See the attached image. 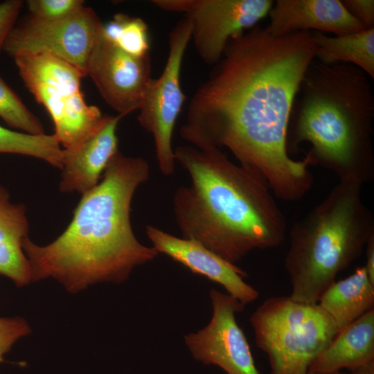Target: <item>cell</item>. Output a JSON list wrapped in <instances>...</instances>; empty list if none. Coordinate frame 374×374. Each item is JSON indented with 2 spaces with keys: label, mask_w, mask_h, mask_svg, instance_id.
I'll return each mask as SVG.
<instances>
[{
  "label": "cell",
  "mask_w": 374,
  "mask_h": 374,
  "mask_svg": "<svg viewBox=\"0 0 374 374\" xmlns=\"http://www.w3.org/2000/svg\"><path fill=\"white\" fill-rule=\"evenodd\" d=\"M314 59L312 31L275 36L256 26L231 38L190 99L181 137L200 149L226 148L275 197L301 199L313 184L311 161L290 157L288 125Z\"/></svg>",
  "instance_id": "6da1fadb"
},
{
  "label": "cell",
  "mask_w": 374,
  "mask_h": 374,
  "mask_svg": "<svg viewBox=\"0 0 374 374\" xmlns=\"http://www.w3.org/2000/svg\"><path fill=\"white\" fill-rule=\"evenodd\" d=\"M150 175L147 160L118 151L60 236L45 246L24 240L31 282L51 278L77 293L95 283L124 282L154 259L159 253L137 240L130 222L133 196Z\"/></svg>",
  "instance_id": "7a4b0ae2"
},
{
  "label": "cell",
  "mask_w": 374,
  "mask_h": 374,
  "mask_svg": "<svg viewBox=\"0 0 374 374\" xmlns=\"http://www.w3.org/2000/svg\"><path fill=\"white\" fill-rule=\"evenodd\" d=\"M174 155L190 178L173 197L183 238L234 265L253 250L284 242V214L259 175L234 163L217 148L180 145Z\"/></svg>",
  "instance_id": "3957f363"
},
{
  "label": "cell",
  "mask_w": 374,
  "mask_h": 374,
  "mask_svg": "<svg viewBox=\"0 0 374 374\" xmlns=\"http://www.w3.org/2000/svg\"><path fill=\"white\" fill-rule=\"evenodd\" d=\"M370 77L346 63L314 59L301 83L290 143L308 142L312 164L341 182L363 186L374 179V93Z\"/></svg>",
  "instance_id": "277c9868"
},
{
  "label": "cell",
  "mask_w": 374,
  "mask_h": 374,
  "mask_svg": "<svg viewBox=\"0 0 374 374\" xmlns=\"http://www.w3.org/2000/svg\"><path fill=\"white\" fill-rule=\"evenodd\" d=\"M362 187L339 181L292 226L284 265L294 301L317 304L374 235V217L364 202Z\"/></svg>",
  "instance_id": "5b68a950"
},
{
  "label": "cell",
  "mask_w": 374,
  "mask_h": 374,
  "mask_svg": "<svg viewBox=\"0 0 374 374\" xmlns=\"http://www.w3.org/2000/svg\"><path fill=\"white\" fill-rule=\"evenodd\" d=\"M250 323L257 346L268 357L269 374H308L339 331L318 303H299L290 296L266 299Z\"/></svg>",
  "instance_id": "8992f818"
},
{
  "label": "cell",
  "mask_w": 374,
  "mask_h": 374,
  "mask_svg": "<svg viewBox=\"0 0 374 374\" xmlns=\"http://www.w3.org/2000/svg\"><path fill=\"white\" fill-rule=\"evenodd\" d=\"M13 59L26 87L49 113L54 135L64 150L75 148L98 129L104 116L84 100V76L77 68L48 55Z\"/></svg>",
  "instance_id": "52a82bcc"
},
{
  "label": "cell",
  "mask_w": 374,
  "mask_h": 374,
  "mask_svg": "<svg viewBox=\"0 0 374 374\" xmlns=\"http://www.w3.org/2000/svg\"><path fill=\"white\" fill-rule=\"evenodd\" d=\"M191 32L190 22L186 17L170 30L166 65L161 75L150 81L139 109L138 122L152 135L159 168L165 176H170L175 172L172 138L186 99L181 87L180 74Z\"/></svg>",
  "instance_id": "ba28073f"
},
{
  "label": "cell",
  "mask_w": 374,
  "mask_h": 374,
  "mask_svg": "<svg viewBox=\"0 0 374 374\" xmlns=\"http://www.w3.org/2000/svg\"><path fill=\"white\" fill-rule=\"evenodd\" d=\"M103 23L89 7L66 18L41 19L33 16L15 25L3 50L12 58L31 55H48L63 60L87 75L89 55Z\"/></svg>",
  "instance_id": "9c48e42d"
},
{
  "label": "cell",
  "mask_w": 374,
  "mask_h": 374,
  "mask_svg": "<svg viewBox=\"0 0 374 374\" xmlns=\"http://www.w3.org/2000/svg\"><path fill=\"white\" fill-rule=\"evenodd\" d=\"M161 10L185 15L199 57L215 65L231 38L253 28L271 8V0H154Z\"/></svg>",
  "instance_id": "30bf717a"
},
{
  "label": "cell",
  "mask_w": 374,
  "mask_h": 374,
  "mask_svg": "<svg viewBox=\"0 0 374 374\" xmlns=\"http://www.w3.org/2000/svg\"><path fill=\"white\" fill-rule=\"evenodd\" d=\"M213 314L206 326L184 337L193 358L215 365L226 374H260L246 337L235 320L244 305L229 294L212 289Z\"/></svg>",
  "instance_id": "8fae6325"
},
{
  "label": "cell",
  "mask_w": 374,
  "mask_h": 374,
  "mask_svg": "<svg viewBox=\"0 0 374 374\" xmlns=\"http://www.w3.org/2000/svg\"><path fill=\"white\" fill-rule=\"evenodd\" d=\"M87 75L106 103L123 117L139 109L152 79L150 57L127 54L100 31L87 61Z\"/></svg>",
  "instance_id": "7c38bea8"
},
{
  "label": "cell",
  "mask_w": 374,
  "mask_h": 374,
  "mask_svg": "<svg viewBox=\"0 0 374 374\" xmlns=\"http://www.w3.org/2000/svg\"><path fill=\"white\" fill-rule=\"evenodd\" d=\"M145 231L152 247L188 268L217 283L243 305L257 299L258 292L244 282L246 272L195 240L178 238L157 227L147 225Z\"/></svg>",
  "instance_id": "4fadbf2b"
},
{
  "label": "cell",
  "mask_w": 374,
  "mask_h": 374,
  "mask_svg": "<svg viewBox=\"0 0 374 374\" xmlns=\"http://www.w3.org/2000/svg\"><path fill=\"white\" fill-rule=\"evenodd\" d=\"M268 14L265 29L275 36L303 30L341 35L366 29L339 0H278Z\"/></svg>",
  "instance_id": "5bb4252c"
},
{
  "label": "cell",
  "mask_w": 374,
  "mask_h": 374,
  "mask_svg": "<svg viewBox=\"0 0 374 374\" xmlns=\"http://www.w3.org/2000/svg\"><path fill=\"white\" fill-rule=\"evenodd\" d=\"M122 116H104L98 129L75 148L64 150L59 189L84 195L100 179L118 150L116 128Z\"/></svg>",
  "instance_id": "9a60e30c"
},
{
  "label": "cell",
  "mask_w": 374,
  "mask_h": 374,
  "mask_svg": "<svg viewBox=\"0 0 374 374\" xmlns=\"http://www.w3.org/2000/svg\"><path fill=\"white\" fill-rule=\"evenodd\" d=\"M374 362V309L340 330L309 371L331 373Z\"/></svg>",
  "instance_id": "2e32d148"
},
{
  "label": "cell",
  "mask_w": 374,
  "mask_h": 374,
  "mask_svg": "<svg viewBox=\"0 0 374 374\" xmlns=\"http://www.w3.org/2000/svg\"><path fill=\"white\" fill-rule=\"evenodd\" d=\"M26 209L11 200L8 190L0 184V274L18 287L31 282L23 242L28 236Z\"/></svg>",
  "instance_id": "e0dca14e"
},
{
  "label": "cell",
  "mask_w": 374,
  "mask_h": 374,
  "mask_svg": "<svg viewBox=\"0 0 374 374\" xmlns=\"http://www.w3.org/2000/svg\"><path fill=\"white\" fill-rule=\"evenodd\" d=\"M340 330L374 309V284L364 266L332 283L317 303Z\"/></svg>",
  "instance_id": "ac0fdd59"
},
{
  "label": "cell",
  "mask_w": 374,
  "mask_h": 374,
  "mask_svg": "<svg viewBox=\"0 0 374 374\" xmlns=\"http://www.w3.org/2000/svg\"><path fill=\"white\" fill-rule=\"evenodd\" d=\"M312 32L318 61L353 64L374 78V28L335 37Z\"/></svg>",
  "instance_id": "d6986e66"
},
{
  "label": "cell",
  "mask_w": 374,
  "mask_h": 374,
  "mask_svg": "<svg viewBox=\"0 0 374 374\" xmlns=\"http://www.w3.org/2000/svg\"><path fill=\"white\" fill-rule=\"evenodd\" d=\"M102 35L123 51L134 57L149 55L150 40L147 24L140 17L117 13L103 24Z\"/></svg>",
  "instance_id": "ffe728a7"
},
{
  "label": "cell",
  "mask_w": 374,
  "mask_h": 374,
  "mask_svg": "<svg viewBox=\"0 0 374 374\" xmlns=\"http://www.w3.org/2000/svg\"><path fill=\"white\" fill-rule=\"evenodd\" d=\"M0 117L9 127L19 132L33 135L45 134L40 121L27 108L1 76Z\"/></svg>",
  "instance_id": "44dd1931"
},
{
  "label": "cell",
  "mask_w": 374,
  "mask_h": 374,
  "mask_svg": "<svg viewBox=\"0 0 374 374\" xmlns=\"http://www.w3.org/2000/svg\"><path fill=\"white\" fill-rule=\"evenodd\" d=\"M31 16L45 20H57L71 16L82 7V0H28Z\"/></svg>",
  "instance_id": "7402d4cb"
},
{
  "label": "cell",
  "mask_w": 374,
  "mask_h": 374,
  "mask_svg": "<svg viewBox=\"0 0 374 374\" xmlns=\"http://www.w3.org/2000/svg\"><path fill=\"white\" fill-rule=\"evenodd\" d=\"M30 331L28 323L21 318H0V362L12 346Z\"/></svg>",
  "instance_id": "603a6c76"
},
{
  "label": "cell",
  "mask_w": 374,
  "mask_h": 374,
  "mask_svg": "<svg viewBox=\"0 0 374 374\" xmlns=\"http://www.w3.org/2000/svg\"><path fill=\"white\" fill-rule=\"evenodd\" d=\"M22 5L21 0H6L0 3V51L16 24Z\"/></svg>",
  "instance_id": "cb8c5ba5"
},
{
  "label": "cell",
  "mask_w": 374,
  "mask_h": 374,
  "mask_svg": "<svg viewBox=\"0 0 374 374\" xmlns=\"http://www.w3.org/2000/svg\"><path fill=\"white\" fill-rule=\"evenodd\" d=\"M341 2L366 29L374 28L373 0H344Z\"/></svg>",
  "instance_id": "d4e9b609"
},
{
  "label": "cell",
  "mask_w": 374,
  "mask_h": 374,
  "mask_svg": "<svg viewBox=\"0 0 374 374\" xmlns=\"http://www.w3.org/2000/svg\"><path fill=\"white\" fill-rule=\"evenodd\" d=\"M365 249L366 260L364 267L366 270L370 280L374 284V235L369 238Z\"/></svg>",
  "instance_id": "484cf974"
},
{
  "label": "cell",
  "mask_w": 374,
  "mask_h": 374,
  "mask_svg": "<svg viewBox=\"0 0 374 374\" xmlns=\"http://www.w3.org/2000/svg\"><path fill=\"white\" fill-rule=\"evenodd\" d=\"M350 371V374H374V362L360 366Z\"/></svg>",
  "instance_id": "4316f807"
},
{
  "label": "cell",
  "mask_w": 374,
  "mask_h": 374,
  "mask_svg": "<svg viewBox=\"0 0 374 374\" xmlns=\"http://www.w3.org/2000/svg\"><path fill=\"white\" fill-rule=\"evenodd\" d=\"M308 374H346V373H344L341 371L331 373H317V372L308 371Z\"/></svg>",
  "instance_id": "83f0119b"
}]
</instances>
